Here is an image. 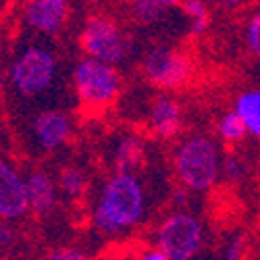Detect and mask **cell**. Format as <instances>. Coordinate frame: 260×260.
<instances>
[{
	"instance_id": "2e32d148",
	"label": "cell",
	"mask_w": 260,
	"mask_h": 260,
	"mask_svg": "<svg viewBox=\"0 0 260 260\" xmlns=\"http://www.w3.org/2000/svg\"><path fill=\"white\" fill-rule=\"evenodd\" d=\"M183 17L187 19L189 34L191 36H202L210 25V9L206 0H183L181 3Z\"/></svg>"
},
{
	"instance_id": "9a60e30c",
	"label": "cell",
	"mask_w": 260,
	"mask_h": 260,
	"mask_svg": "<svg viewBox=\"0 0 260 260\" xmlns=\"http://www.w3.org/2000/svg\"><path fill=\"white\" fill-rule=\"evenodd\" d=\"M60 196L69 198V200H79L85 196L88 189V177L79 167H62L56 175Z\"/></svg>"
},
{
	"instance_id": "5bb4252c",
	"label": "cell",
	"mask_w": 260,
	"mask_h": 260,
	"mask_svg": "<svg viewBox=\"0 0 260 260\" xmlns=\"http://www.w3.org/2000/svg\"><path fill=\"white\" fill-rule=\"evenodd\" d=\"M233 111L242 117L248 136L260 140V88H248L233 100Z\"/></svg>"
},
{
	"instance_id": "3957f363",
	"label": "cell",
	"mask_w": 260,
	"mask_h": 260,
	"mask_svg": "<svg viewBox=\"0 0 260 260\" xmlns=\"http://www.w3.org/2000/svg\"><path fill=\"white\" fill-rule=\"evenodd\" d=\"M221 146L206 134H187L173 148V171L191 191H208L223 175Z\"/></svg>"
},
{
	"instance_id": "cb8c5ba5",
	"label": "cell",
	"mask_w": 260,
	"mask_h": 260,
	"mask_svg": "<svg viewBox=\"0 0 260 260\" xmlns=\"http://www.w3.org/2000/svg\"><path fill=\"white\" fill-rule=\"evenodd\" d=\"M189 191H191V189H187L185 185L173 189V206L185 208V204H187V200H189Z\"/></svg>"
},
{
	"instance_id": "484cf974",
	"label": "cell",
	"mask_w": 260,
	"mask_h": 260,
	"mask_svg": "<svg viewBox=\"0 0 260 260\" xmlns=\"http://www.w3.org/2000/svg\"><path fill=\"white\" fill-rule=\"evenodd\" d=\"M244 3L246 0H216V7H221L223 11H235L244 7Z\"/></svg>"
},
{
	"instance_id": "603a6c76",
	"label": "cell",
	"mask_w": 260,
	"mask_h": 260,
	"mask_svg": "<svg viewBox=\"0 0 260 260\" xmlns=\"http://www.w3.org/2000/svg\"><path fill=\"white\" fill-rule=\"evenodd\" d=\"M17 229L9 223V221H5L3 223V227H0V246H3V250L5 252H9L15 244H17Z\"/></svg>"
},
{
	"instance_id": "4316f807",
	"label": "cell",
	"mask_w": 260,
	"mask_h": 260,
	"mask_svg": "<svg viewBox=\"0 0 260 260\" xmlns=\"http://www.w3.org/2000/svg\"><path fill=\"white\" fill-rule=\"evenodd\" d=\"M154 3H158V5H162V7H177V5L183 3V0H154Z\"/></svg>"
},
{
	"instance_id": "6da1fadb",
	"label": "cell",
	"mask_w": 260,
	"mask_h": 260,
	"mask_svg": "<svg viewBox=\"0 0 260 260\" xmlns=\"http://www.w3.org/2000/svg\"><path fill=\"white\" fill-rule=\"evenodd\" d=\"M148 191L138 171H113L96 189L92 225L104 237H121L142 225Z\"/></svg>"
},
{
	"instance_id": "ffe728a7",
	"label": "cell",
	"mask_w": 260,
	"mask_h": 260,
	"mask_svg": "<svg viewBox=\"0 0 260 260\" xmlns=\"http://www.w3.org/2000/svg\"><path fill=\"white\" fill-rule=\"evenodd\" d=\"M246 173H248V167H246L244 158H240L235 152L225 154V158H223V177L227 181H231V183L242 181L246 177Z\"/></svg>"
},
{
	"instance_id": "ba28073f",
	"label": "cell",
	"mask_w": 260,
	"mask_h": 260,
	"mask_svg": "<svg viewBox=\"0 0 260 260\" xmlns=\"http://www.w3.org/2000/svg\"><path fill=\"white\" fill-rule=\"evenodd\" d=\"M75 134L73 117L62 108H42L27 125L29 148L38 154H54L62 150Z\"/></svg>"
},
{
	"instance_id": "4fadbf2b",
	"label": "cell",
	"mask_w": 260,
	"mask_h": 260,
	"mask_svg": "<svg viewBox=\"0 0 260 260\" xmlns=\"http://www.w3.org/2000/svg\"><path fill=\"white\" fill-rule=\"evenodd\" d=\"M146 156V140L136 132H121L111 142L115 171H138Z\"/></svg>"
},
{
	"instance_id": "30bf717a",
	"label": "cell",
	"mask_w": 260,
	"mask_h": 260,
	"mask_svg": "<svg viewBox=\"0 0 260 260\" xmlns=\"http://www.w3.org/2000/svg\"><path fill=\"white\" fill-rule=\"evenodd\" d=\"M31 212L29 208V191L25 173L11 158H3L0 162V216L3 221L15 223Z\"/></svg>"
},
{
	"instance_id": "d6986e66",
	"label": "cell",
	"mask_w": 260,
	"mask_h": 260,
	"mask_svg": "<svg viewBox=\"0 0 260 260\" xmlns=\"http://www.w3.org/2000/svg\"><path fill=\"white\" fill-rule=\"evenodd\" d=\"M244 44L246 50L260 58V7H256L244 23Z\"/></svg>"
},
{
	"instance_id": "e0dca14e",
	"label": "cell",
	"mask_w": 260,
	"mask_h": 260,
	"mask_svg": "<svg viewBox=\"0 0 260 260\" xmlns=\"http://www.w3.org/2000/svg\"><path fill=\"white\" fill-rule=\"evenodd\" d=\"M165 9L167 7L154 3V0H132L129 3V17H132L134 23L142 27H150V25H156L162 19Z\"/></svg>"
},
{
	"instance_id": "7a4b0ae2",
	"label": "cell",
	"mask_w": 260,
	"mask_h": 260,
	"mask_svg": "<svg viewBox=\"0 0 260 260\" xmlns=\"http://www.w3.org/2000/svg\"><path fill=\"white\" fill-rule=\"evenodd\" d=\"M7 81L17 102L31 104L46 100L62 83L58 52L42 36L19 42L7 69Z\"/></svg>"
},
{
	"instance_id": "7c38bea8",
	"label": "cell",
	"mask_w": 260,
	"mask_h": 260,
	"mask_svg": "<svg viewBox=\"0 0 260 260\" xmlns=\"http://www.w3.org/2000/svg\"><path fill=\"white\" fill-rule=\"evenodd\" d=\"M27 191H29V208L38 219H48L58 206V181L46 169H29L25 173Z\"/></svg>"
},
{
	"instance_id": "d4e9b609",
	"label": "cell",
	"mask_w": 260,
	"mask_h": 260,
	"mask_svg": "<svg viewBox=\"0 0 260 260\" xmlns=\"http://www.w3.org/2000/svg\"><path fill=\"white\" fill-rule=\"evenodd\" d=\"M138 260H171L158 246H154V248H146L140 256H138Z\"/></svg>"
},
{
	"instance_id": "44dd1931",
	"label": "cell",
	"mask_w": 260,
	"mask_h": 260,
	"mask_svg": "<svg viewBox=\"0 0 260 260\" xmlns=\"http://www.w3.org/2000/svg\"><path fill=\"white\" fill-rule=\"evenodd\" d=\"M246 256V235L233 233L223 246L221 260H244Z\"/></svg>"
},
{
	"instance_id": "5b68a950",
	"label": "cell",
	"mask_w": 260,
	"mask_h": 260,
	"mask_svg": "<svg viewBox=\"0 0 260 260\" xmlns=\"http://www.w3.org/2000/svg\"><path fill=\"white\" fill-rule=\"evenodd\" d=\"M79 46L85 56L104 60L108 64H123L134 54L136 44L127 29L111 15L94 13L83 21L79 31Z\"/></svg>"
},
{
	"instance_id": "8fae6325",
	"label": "cell",
	"mask_w": 260,
	"mask_h": 260,
	"mask_svg": "<svg viewBox=\"0 0 260 260\" xmlns=\"http://www.w3.org/2000/svg\"><path fill=\"white\" fill-rule=\"evenodd\" d=\"M181 123H183V108L177 98L160 94L150 102L146 125L148 132L156 140H173L175 136H179Z\"/></svg>"
},
{
	"instance_id": "8992f818",
	"label": "cell",
	"mask_w": 260,
	"mask_h": 260,
	"mask_svg": "<svg viewBox=\"0 0 260 260\" xmlns=\"http://www.w3.org/2000/svg\"><path fill=\"white\" fill-rule=\"evenodd\" d=\"M204 244V223L198 214L185 208H175L158 223L154 246L171 260H191Z\"/></svg>"
},
{
	"instance_id": "ac0fdd59",
	"label": "cell",
	"mask_w": 260,
	"mask_h": 260,
	"mask_svg": "<svg viewBox=\"0 0 260 260\" xmlns=\"http://www.w3.org/2000/svg\"><path fill=\"white\" fill-rule=\"evenodd\" d=\"M216 134H219V140L225 144H240L248 136V129L242 117L231 108L225 115H221L219 123H216Z\"/></svg>"
},
{
	"instance_id": "9c48e42d",
	"label": "cell",
	"mask_w": 260,
	"mask_h": 260,
	"mask_svg": "<svg viewBox=\"0 0 260 260\" xmlns=\"http://www.w3.org/2000/svg\"><path fill=\"white\" fill-rule=\"evenodd\" d=\"M71 0H23L21 23L31 36L54 38L69 23Z\"/></svg>"
},
{
	"instance_id": "52a82bcc",
	"label": "cell",
	"mask_w": 260,
	"mask_h": 260,
	"mask_svg": "<svg viewBox=\"0 0 260 260\" xmlns=\"http://www.w3.org/2000/svg\"><path fill=\"white\" fill-rule=\"evenodd\" d=\"M140 73L158 90H179L191 79L193 62L181 48L152 44L140 56Z\"/></svg>"
},
{
	"instance_id": "83f0119b",
	"label": "cell",
	"mask_w": 260,
	"mask_h": 260,
	"mask_svg": "<svg viewBox=\"0 0 260 260\" xmlns=\"http://www.w3.org/2000/svg\"><path fill=\"white\" fill-rule=\"evenodd\" d=\"M79 3H85V5H96V3H102V0H79Z\"/></svg>"
},
{
	"instance_id": "7402d4cb",
	"label": "cell",
	"mask_w": 260,
	"mask_h": 260,
	"mask_svg": "<svg viewBox=\"0 0 260 260\" xmlns=\"http://www.w3.org/2000/svg\"><path fill=\"white\" fill-rule=\"evenodd\" d=\"M42 260H88L77 248H54L44 254Z\"/></svg>"
},
{
	"instance_id": "277c9868",
	"label": "cell",
	"mask_w": 260,
	"mask_h": 260,
	"mask_svg": "<svg viewBox=\"0 0 260 260\" xmlns=\"http://www.w3.org/2000/svg\"><path fill=\"white\" fill-rule=\"evenodd\" d=\"M71 90L88 111L100 113L117 102L123 79L115 64L83 56L71 67Z\"/></svg>"
}]
</instances>
